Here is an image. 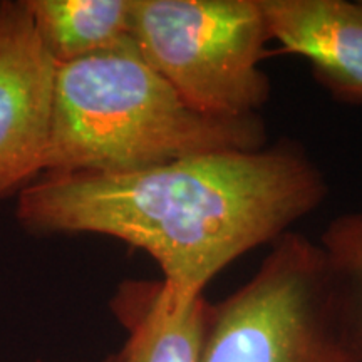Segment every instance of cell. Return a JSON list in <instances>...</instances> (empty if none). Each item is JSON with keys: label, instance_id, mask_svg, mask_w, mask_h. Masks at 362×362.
I'll use <instances>...</instances> for the list:
<instances>
[{"label": "cell", "instance_id": "6da1fadb", "mask_svg": "<svg viewBox=\"0 0 362 362\" xmlns=\"http://www.w3.org/2000/svg\"><path fill=\"white\" fill-rule=\"evenodd\" d=\"M300 148L181 158L124 173L49 175L21 192L17 218L35 233H96L146 252L175 305L253 248L277 242L327 198Z\"/></svg>", "mask_w": 362, "mask_h": 362}, {"label": "cell", "instance_id": "7a4b0ae2", "mask_svg": "<svg viewBox=\"0 0 362 362\" xmlns=\"http://www.w3.org/2000/svg\"><path fill=\"white\" fill-rule=\"evenodd\" d=\"M265 138L260 115L215 117L188 106L129 40L57 66L44 171L124 173L260 149Z\"/></svg>", "mask_w": 362, "mask_h": 362}, {"label": "cell", "instance_id": "3957f363", "mask_svg": "<svg viewBox=\"0 0 362 362\" xmlns=\"http://www.w3.org/2000/svg\"><path fill=\"white\" fill-rule=\"evenodd\" d=\"M200 362H362L354 309L320 247L285 233L248 282L210 302Z\"/></svg>", "mask_w": 362, "mask_h": 362}, {"label": "cell", "instance_id": "277c9868", "mask_svg": "<svg viewBox=\"0 0 362 362\" xmlns=\"http://www.w3.org/2000/svg\"><path fill=\"white\" fill-rule=\"evenodd\" d=\"M131 40L203 115L259 116L269 101L260 62L270 35L260 0H133Z\"/></svg>", "mask_w": 362, "mask_h": 362}, {"label": "cell", "instance_id": "5b68a950", "mask_svg": "<svg viewBox=\"0 0 362 362\" xmlns=\"http://www.w3.org/2000/svg\"><path fill=\"white\" fill-rule=\"evenodd\" d=\"M56 71L25 0H0V198L44 171Z\"/></svg>", "mask_w": 362, "mask_h": 362}, {"label": "cell", "instance_id": "8992f818", "mask_svg": "<svg viewBox=\"0 0 362 362\" xmlns=\"http://www.w3.org/2000/svg\"><path fill=\"white\" fill-rule=\"evenodd\" d=\"M270 40L309 61L339 103L362 104V0H260Z\"/></svg>", "mask_w": 362, "mask_h": 362}, {"label": "cell", "instance_id": "52a82bcc", "mask_svg": "<svg viewBox=\"0 0 362 362\" xmlns=\"http://www.w3.org/2000/svg\"><path fill=\"white\" fill-rule=\"evenodd\" d=\"M208 304L175 305L161 282H124L111 309L128 337L104 362H200Z\"/></svg>", "mask_w": 362, "mask_h": 362}, {"label": "cell", "instance_id": "ba28073f", "mask_svg": "<svg viewBox=\"0 0 362 362\" xmlns=\"http://www.w3.org/2000/svg\"><path fill=\"white\" fill-rule=\"evenodd\" d=\"M35 33L57 66L131 40L133 0H25Z\"/></svg>", "mask_w": 362, "mask_h": 362}, {"label": "cell", "instance_id": "9c48e42d", "mask_svg": "<svg viewBox=\"0 0 362 362\" xmlns=\"http://www.w3.org/2000/svg\"><path fill=\"white\" fill-rule=\"evenodd\" d=\"M317 245L354 309L362 342V210L336 216Z\"/></svg>", "mask_w": 362, "mask_h": 362}]
</instances>
